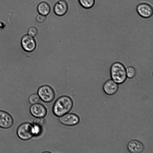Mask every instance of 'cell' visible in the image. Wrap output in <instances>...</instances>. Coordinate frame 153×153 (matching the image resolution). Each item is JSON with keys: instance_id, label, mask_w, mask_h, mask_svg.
Masks as SVG:
<instances>
[{"instance_id": "ac0fdd59", "label": "cell", "mask_w": 153, "mask_h": 153, "mask_svg": "<svg viewBox=\"0 0 153 153\" xmlns=\"http://www.w3.org/2000/svg\"><path fill=\"white\" fill-rule=\"evenodd\" d=\"M28 35L30 36L33 37L36 36L38 30L37 28L33 26L30 27L28 31Z\"/></svg>"}, {"instance_id": "e0dca14e", "label": "cell", "mask_w": 153, "mask_h": 153, "mask_svg": "<svg viewBox=\"0 0 153 153\" xmlns=\"http://www.w3.org/2000/svg\"><path fill=\"white\" fill-rule=\"evenodd\" d=\"M127 76L129 78H131L134 77L136 74L135 69L133 67L130 66L128 67L126 71Z\"/></svg>"}, {"instance_id": "2e32d148", "label": "cell", "mask_w": 153, "mask_h": 153, "mask_svg": "<svg viewBox=\"0 0 153 153\" xmlns=\"http://www.w3.org/2000/svg\"><path fill=\"white\" fill-rule=\"evenodd\" d=\"M40 98L37 94H33L29 97L28 100L29 102L32 104L38 103L40 100Z\"/></svg>"}, {"instance_id": "7a4b0ae2", "label": "cell", "mask_w": 153, "mask_h": 153, "mask_svg": "<svg viewBox=\"0 0 153 153\" xmlns=\"http://www.w3.org/2000/svg\"><path fill=\"white\" fill-rule=\"evenodd\" d=\"M110 73L113 80L117 84L122 83L126 80V70L121 63L116 62L113 64L111 68Z\"/></svg>"}, {"instance_id": "d6986e66", "label": "cell", "mask_w": 153, "mask_h": 153, "mask_svg": "<svg viewBox=\"0 0 153 153\" xmlns=\"http://www.w3.org/2000/svg\"><path fill=\"white\" fill-rule=\"evenodd\" d=\"M36 20L39 23H42L45 22L46 19V16L39 14L36 17Z\"/></svg>"}, {"instance_id": "4fadbf2b", "label": "cell", "mask_w": 153, "mask_h": 153, "mask_svg": "<svg viewBox=\"0 0 153 153\" xmlns=\"http://www.w3.org/2000/svg\"><path fill=\"white\" fill-rule=\"evenodd\" d=\"M37 9L39 14L46 16L49 14L51 10L50 4L45 1L40 2L38 4Z\"/></svg>"}, {"instance_id": "ba28073f", "label": "cell", "mask_w": 153, "mask_h": 153, "mask_svg": "<svg viewBox=\"0 0 153 153\" xmlns=\"http://www.w3.org/2000/svg\"><path fill=\"white\" fill-rule=\"evenodd\" d=\"M21 44L23 49L27 52L33 51L36 47V43L35 39L29 35H25L23 36Z\"/></svg>"}, {"instance_id": "8992f818", "label": "cell", "mask_w": 153, "mask_h": 153, "mask_svg": "<svg viewBox=\"0 0 153 153\" xmlns=\"http://www.w3.org/2000/svg\"><path fill=\"white\" fill-rule=\"evenodd\" d=\"M136 10L139 16L144 18H149L153 15L152 7L148 3L142 2L138 4L136 7Z\"/></svg>"}, {"instance_id": "9c48e42d", "label": "cell", "mask_w": 153, "mask_h": 153, "mask_svg": "<svg viewBox=\"0 0 153 153\" xmlns=\"http://www.w3.org/2000/svg\"><path fill=\"white\" fill-rule=\"evenodd\" d=\"M14 123L12 116L7 112L0 110V127L7 129L11 128Z\"/></svg>"}, {"instance_id": "3957f363", "label": "cell", "mask_w": 153, "mask_h": 153, "mask_svg": "<svg viewBox=\"0 0 153 153\" xmlns=\"http://www.w3.org/2000/svg\"><path fill=\"white\" fill-rule=\"evenodd\" d=\"M17 134L22 140L26 141L30 139L34 136L33 125L28 122L22 123L17 128Z\"/></svg>"}, {"instance_id": "8fae6325", "label": "cell", "mask_w": 153, "mask_h": 153, "mask_svg": "<svg viewBox=\"0 0 153 153\" xmlns=\"http://www.w3.org/2000/svg\"><path fill=\"white\" fill-rule=\"evenodd\" d=\"M127 149L132 153H140L144 150V146L142 143L137 140H132L127 145Z\"/></svg>"}, {"instance_id": "277c9868", "label": "cell", "mask_w": 153, "mask_h": 153, "mask_svg": "<svg viewBox=\"0 0 153 153\" xmlns=\"http://www.w3.org/2000/svg\"><path fill=\"white\" fill-rule=\"evenodd\" d=\"M37 94L40 99L43 102L49 103L54 99L55 94L53 89L50 86L45 85L39 88Z\"/></svg>"}, {"instance_id": "7c38bea8", "label": "cell", "mask_w": 153, "mask_h": 153, "mask_svg": "<svg viewBox=\"0 0 153 153\" xmlns=\"http://www.w3.org/2000/svg\"><path fill=\"white\" fill-rule=\"evenodd\" d=\"M118 89V86L116 83L112 80H109L106 82L103 86V90L107 95H112L117 93Z\"/></svg>"}, {"instance_id": "52a82bcc", "label": "cell", "mask_w": 153, "mask_h": 153, "mask_svg": "<svg viewBox=\"0 0 153 153\" xmlns=\"http://www.w3.org/2000/svg\"><path fill=\"white\" fill-rule=\"evenodd\" d=\"M31 115L35 117L44 118L47 113V109L43 104L37 103L32 104L30 108Z\"/></svg>"}, {"instance_id": "5bb4252c", "label": "cell", "mask_w": 153, "mask_h": 153, "mask_svg": "<svg viewBox=\"0 0 153 153\" xmlns=\"http://www.w3.org/2000/svg\"><path fill=\"white\" fill-rule=\"evenodd\" d=\"M78 1L80 5L86 9L92 8L95 3V0H78Z\"/></svg>"}, {"instance_id": "5b68a950", "label": "cell", "mask_w": 153, "mask_h": 153, "mask_svg": "<svg viewBox=\"0 0 153 153\" xmlns=\"http://www.w3.org/2000/svg\"><path fill=\"white\" fill-rule=\"evenodd\" d=\"M59 121L61 123L65 126H74L79 123L80 118L76 114L67 113L59 117Z\"/></svg>"}, {"instance_id": "30bf717a", "label": "cell", "mask_w": 153, "mask_h": 153, "mask_svg": "<svg viewBox=\"0 0 153 153\" xmlns=\"http://www.w3.org/2000/svg\"><path fill=\"white\" fill-rule=\"evenodd\" d=\"M68 10V4L65 0H59L55 4L53 9L55 14L59 16L65 15Z\"/></svg>"}, {"instance_id": "6da1fadb", "label": "cell", "mask_w": 153, "mask_h": 153, "mask_svg": "<svg viewBox=\"0 0 153 153\" xmlns=\"http://www.w3.org/2000/svg\"><path fill=\"white\" fill-rule=\"evenodd\" d=\"M74 105L72 99L66 95L61 96L55 102L52 108V111L56 116L59 117L69 112Z\"/></svg>"}, {"instance_id": "9a60e30c", "label": "cell", "mask_w": 153, "mask_h": 153, "mask_svg": "<svg viewBox=\"0 0 153 153\" xmlns=\"http://www.w3.org/2000/svg\"><path fill=\"white\" fill-rule=\"evenodd\" d=\"M46 121L44 118H36L34 121L33 125L42 129L45 125Z\"/></svg>"}]
</instances>
